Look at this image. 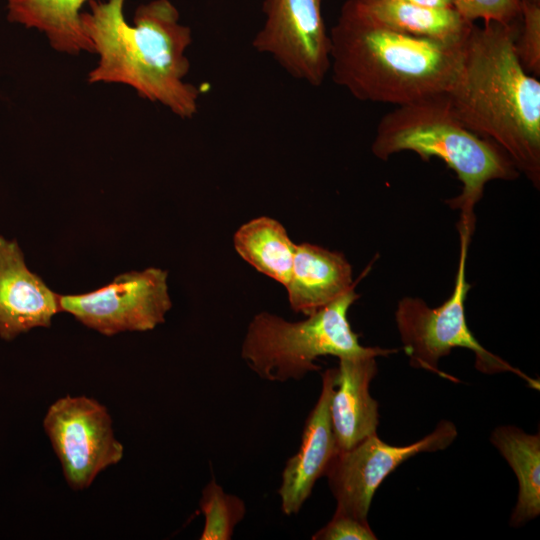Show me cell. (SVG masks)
Wrapping results in <instances>:
<instances>
[{
	"mask_svg": "<svg viewBox=\"0 0 540 540\" xmlns=\"http://www.w3.org/2000/svg\"><path fill=\"white\" fill-rule=\"evenodd\" d=\"M123 4L124 0H93L81 14L92 53L98 56L88 82L126 85L182 119L194 117L200 91L185 79L191 28L180 22L170 0L139 5L133 25L124 17Z\"/></svg>",
	"mask_w": 540,
	"mask_h": 540,
	"instance_id": "obj_1",
	"label": "cell"
},
{
	"mask_svg": "<svg viewBox=\"0 0 540 540\" xmlns=\"http://www.w3.org/2000/svg\"><path fill=\"white\" fill-rule=\"evenodd\" d=\"M518 25L519 19L473 24L461 75L446 96L454 116L498 145L538 189L540 81L524 70L516 55Z\"/></svg>",
	"mask_w": 540,
	"mask_h": 540,
	"instance_id": "obj_2",
	"label": "cell"
},
{
	"mask_svg": "<svg viewBox=\"0 0 540 540\" xmlns=\"http://www.w3.org/2000/svg\"><path fill=\"white\" fill-rule=\"evenodd\" d=\"M332 80L359 101L396 106L448 93L465 42L402 34L344 16L330 29Z\"/></svg>",
	"mask_w": 540,
	"mask_h": 540,
	"instance_id": "obj_3",
	"label": "cell"
},
{
	"mask_svg": "<svg viewBox=\"0 0 540 540\" xmlns=\"http://www.w3.org/2000/svg\"><path fill=\"white\" fill-rule=\"evenodd\" d=\"M381 160L411 151L423 161L436 157L456 174L462 191L447 201L460 210L459 232L470 237L475 228L474 208L485 185L519 176L509 156L495 143L467 129L451 111L446 94L397 106L379 121L371 146Z\"/></svg>",
	"mask_w": 540,
	"mask_h": 540,
	"instance_id": "obj_4",
	"label": "cell"
},
{
	"mask_svg": "<svg viewBox=\"0 0 540 540\" xmlns=\"http://www.w3.org/2000/svg\"><path fill=\"white\" fill-rule=\"evenodd\" d=\"M359 295L354 288L299 322L260 312L250 322L241 356L262 379L299 380L320 367L314 361L325 355L338 358L387 356L396 349L365 347L347 318Z\"/></svg>",
	"mask_w": 540,
	"mask_h": 540,
	"instance_id": "obj_5",
	"label": "cell"
},
{
	"mask_svg": "<svg viewBox=\"0 0 540 540\" xmlns=\"http://www.w3.org/2000/svg\"><path fill=\"white\" fill-rule=\"evenodd\" d=\"M460 234V256L451 296L431 308L417 297H404L397 305L395 320L405 354L412 367L424 369L452 382L458 380L441 371L439 360L456 347L475 354V367L484 374L511 372L539 390L540 382L503 358L484 348L470 331L465 316V300L471 285L466 280L467 250L471 237Z\"/></svg>",
	"mask_w": 540,
	"mask_h": 540,
	"instance_id": "obj_6",
	"label": "cell"
},
{
	"mask_svg": "<svg viewBox=\"0 0 540 540\" xmlns=\"http://www.w3.org/2000/svg\"><path fill=\"white\" fill-rule=\"evenodd\" d=\"M43 428L61 464L69 487L87 489L103 470L123 458L108 409L84 395H65L54 401Z\"/></svg>",
	"mask_w": 540,
	"mask_h": 540,
	"instance_id": "obj_7",
	"label": "cell"
},
{
	"mask_svg": "<svg viewBox=\"0 0 540 540\" xmlns=\"http://www.w3.org/2000/svg\"><path fill=\"white\" fill-rule=\"evenodd\" d=\"M167 275L150 267L122 273L91 292L59 294L60 311L105 336L152 330L165 321L172 306Z\"/></svg>",
	"mask_w": 540,
	"mask_h": 540,
	"instance_id": "obj_8",
	"label": "cell"
},
{
	"mask_svg": "<svg viewBox=\"0 0 540 540\" xmlns=\"http://www.w3.org/2000/svg\"><path fill=\"white\" fill-rule=\"evenodd\" d=\"M323 1L263 0L265 21L251 43L291 77L315 87L322 85L331 68Z\"/></svg>",
	"mask_w": 540,
	"mask_h": 540,
	"instance_id": "obj_9",
	"label": "cell"
},
{
	"mask_svg": "<svg viewBox=\"0 0 540 540\" xmlns=\"http://www.w3.org/2000/svg\"><path fill=\"white\" fill-rule=\"evenodd\" d=\"M457 435L455 424L442 420L431 433L409 445H389L375 433L349 450L336 452L324 474L337 502L336 511L368 521L374 493L391 472L416 454L447 448Z\"/></svg>",
	"mask_w": 540,
	"mask_h": 540,
	"instance_id": "obj_10",
	"label": "cell"
},
{
	"mask_svg": "<svg viewBox=\"0 0 540 540\" xmlns=\"http://www.w3.org/2000/svg\"><path fill=\"white\" fill-rule=\"evenodd\" d=\"M58 312L59 294L27 267L16 240L0 236V337L9 341L50 327Z\"/></svg>",
	"mask_w": 540,
	"mask_h": 540,
	"instance_id": "obj_11",
	"label": "cell"
},
{
	"mask_svg": "<svg viewBox=\"0 0 540 540\" xmlns=\"http://www.w3.org/2000/svg\"><path fill=\"white\" fill-rule=\"evenodd\" d=\"M336 368L322 374L320 396L309 413L298 452L288 459L278 490L282 511L297 514L311 495L315 482L322 476L337 452L330 418V400L336 385Z\"/></svg>",
	"mask_w": 540,
	"mask_h": 540,
	"instance_id": "obj_12",
	"label": "cell"
},
{
	"mask_svg": "<svg viewBox=\"0 0 540 540\" xmlns=\"http://www.w3.org/2000/svg\"><path fill=\"white\" fill-rule=\"evenodd\" d=\"M330 418L337 452L353 448L377 431L378 402L369 386L377 374L376 356L339 358Z\"/></svg>",
	"mask_w": 540,
	"mask_h": 540,
	"instance_id": "obj_13",
	"label": "cell"
},
{
	"mask_svg": "<svg viewBox=\"0 0 540 540\" xmlns=\"http://www.w3.org/2000/svg\"><path fill=\"white\" fill-rule=\"evenodd\" d=\"M340 16L402 34L449 43L465 42L474 24L453 7L428 8L400 0H346Z\"/></svg>",
	"mask_w": 540,
	"mask_h": 540,
	"instance_id": "obj_14",
	"label": "cell"
},
{
	"mask_svg": "<svg viewBox=\"0 0 540 540\" xmlns=\"http://www.w3.org/2000/svg\"><path fill=\"white\" fill-rule=\"evenodd\" d=\"M285 288L292 310L309 316L354 288L352 267L341 253L302 243Z\"/></svg>",
	"mask_w": 540,
	"mask_h": 540,
	"instance_id": "obj_15",
	"label": "cell"
},
{
	"mask_svg": "<svg viewBox=\"0 0 540 540\" xmlns=\"http://www.w3.org/2000/svg\"><path fill=\"white\" fill-rule=\"evenodd\" d=\"M87 0H6L8 19L45 35L59 53H92L81 21Z\"/></svg>",
	"mask_w": 540,
	"mask_h": 540,
	"instance_id": "obj_16",
	"label": "cell"
},
{
	"mask_svg": "<svg viewBox=\"0 0 540 540\" xmlns=\"http://www.w3.org/2000/svg\"><path fill=\"white\" fill-rule=\"evenodd\" d=\"M490 441L517 477L518 499L510 525L522 526L540 514V434L502 425L492 432Z\"/></svg>",
	"mask_w": 540,
	"mask_h": 540,
	"instance_id": "obj_17",
	"label": "cell"
},
{
	"mask_svg": "<svg viewBox=\"0 0 540 540\" xmlns=\"http://www.w3.org/2000/svg\"><path fill=\"white\" fill-rule=\"evenodd\" d=\"M234 247L257 271L287 286L296 244L280 222L261 216L243 224L234 235Z\"/></svg>",
	"mask_w": 540,
	"mask_h": 540,
	"instance_id": "obj_18",
	"label": "cell"
},
{
	"mask_svg": "<svg viewBox=\"0 0 540 540\" xmlns=\"http://www.w3.org/2000/svg\"><path fill=\"white\" fill-rule=\"evenodd\" d=\"M199 508L205 517L200 540H230L235 526L244 518V501L225 493L213 479L203 489Z\"/></svg>",
	"mask_w": 540,
	"mask_h": 540,
	"instance_id": "obj_19",
	"label": "cell"
},
{
	"mask_svg": "<svg viewBox=\"0 0 540 540\" xmlns=\"http://www.w3.org/2000/svg\"><path fill=\"white\" fill-rule=\"evenodd\" d=\"M516 55L526 72L540 76V2L520 0Z\"/></svg>",
	"mask_w": 540,
	"mask_h": 540,
	"instance_id": "obj_20",
	"label": "cell"
},
{
	"mask_svg": "<svg viewBox=\"0 0 540 540\" xmlns=\"http://www.w3.org/2000/svg\"><path fill=\"white\" fill-rule=\"evenodd\" d=\"M453 8L466 20L512 23L519 19L520 0H452Z\"/></svg>",
	"mask_w": 540,
	"mask_h": 540,
	"instance_id": "obj_21",
	"label": "cell"
},
{
	"mask_svg": "<svg viewBox=\"0 0 540 540\" xmlns=\"http://www.w3.org/2000/svg\"><path fill=\"white\" fill-rule=\"evenodd\" d=\"M313 540H375L368 521L336 511L332 519L312 537Z\"/></svg>",
	"mask_w": 540,
	"mask_h": 540,
	"instance_id": "obj_22",
	"label": "cell"
},
{
	"mask_svg": "<svg viewBox=\"0 0 540 540\" xmlns=\"http://www.w3.org/2000/svg\"><path fill=\"white\" fill-rule=\"evenodd\" d=\"M410 4L428 8H449L453 7L452 0H400Z\"/></svg>",
	"mask_w": 540,
	"mask_h": 540,
	"instance_id": "obj_23",
	"label": "cell"
},
{
	"mask_svg": "<svg viewBox=\"0 0 540 540\" xmlns=\"http://www.w3.org/2000/svg\"><path fill=\"white\" fill-rule=\"evenodd\" d=\"M528 1L540 2V0H528Z\"/></svg>",
	"mask_w": 540,
	"mask_h": 540,
	"instance_id": "obj_24",
	"label": "cell"
}]
</instances>
